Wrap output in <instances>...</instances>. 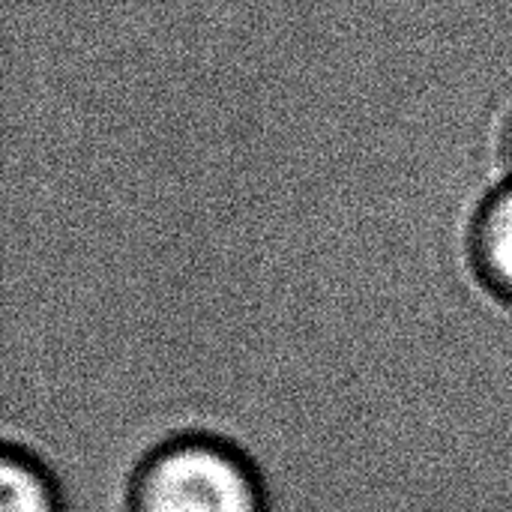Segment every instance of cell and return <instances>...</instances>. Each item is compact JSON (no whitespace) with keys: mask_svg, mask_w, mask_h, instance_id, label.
Wrapping results in <instances>:
<instances>
[{"mask_svg":"<svg viewBox=\"0 0 512 512\" xmlns=\"http://www.w3.org/2000/svg\"><path fill=\"white\" fill-rule=\"evenodd\" d=\"M135 512H264L246 462L213 441H177L138 477Z\"/></svg>","mask_w":512,"mask_h":512,"instance_id":"cell-1","label":"cell"},{"mask_svg":"<svg viewBox=\"0 0 512 512\" xmlns=\"http://www.w3.org/2000/svg\"><path fill=\"white\" fill-rule=\"evenodd\" d=\"M471 264L489 294L512 303V186L483 204L471 234Z\"/></svg>","mask_w":512,"mask_h":512,"instance_id":"cell-2","label":"cell"},{"mask_svg":"<svg viewBox=\"0 0 512 512\" xmlns=\"http://www.w3.org/2000/svg\"><path fill=\"white\" fill-rule=\"evenodd\" d=\"M0 512H63L60 492L33 459L0 450Z\"/></svg>","mask_w":512,"mask_h":512,"instance_id":"cell-3","label":"cell"},{"mask_svg":"<svg viewBox=\"0 0 512 512\" xmlns=\"http://www.w3.org/2000/svg\"><path fill=\"white\" fill-rule=\"evenodd\" d=\"M501 162H504V168L512 174V117L504 123V132H501Z\"/></svg>","mask_w":512,"mask_h":512,"instance_id":"cell-4","label":"cell"}]
</instances>
